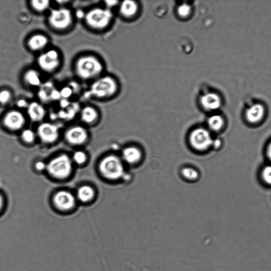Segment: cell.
I'll return each instance as SVG.
<instances>
[{
	"mask_svg": "<svg viewBox=\"0 0 271 271\" xmlns=\"http://www.w3.org/2000/svg\"><path fill=\"white\" fill-rule=\"evenodd\" d=\"M37 62L41 70L47 73H52L57 70L60 65V55L57 50L51 49L41 54Z\"/></svg>",
	"mask_w": 271,
	"mask_h": 271,
	"instance_id": "obj_8",
	"label": "cell"
},
{
	"mask_svg": "<svg viewBox=\"0 0 271 271\" xmlns=\"http://www.w3.org/2000/svg\"><path fill=\"white\" fill-rule=\"evenodd\" d=\"M104 70L101 60L96 56L85 54L77 58L75 62V73L84 81L96 79L101 76Z\"/></svg>",
	"mask_w": 271,
	"mask_h": 271,
	"instance_id": "obj_1",
	"label": "cell"
},
{
	"mask_svg": "<svg viewBox=\"0 0 271 271\" xmlns=\"http://www.w3.org/2000/svg\"><path fill=\"white\" fill-rule=\"evenodd\" d=\"M49 0H33L30 2V6L34 10L38 13H42L50 6Z\"/></svg>",
	"mask_w": 271,
	"mask_h": 271,
	"instance_id": "obj_23",
	"label": "cell"
},
{
	"mask_svg": "<svg viewBox=\"0 0 271 271\" xmlns=\"http://www.w3.org/2000/svg\"><path fill=\"white\" fill-rule=\"evenodd\" d=\"M22 137L25 141L31 142L34 141L35 139V134L33 131L30 130H26L23 132Z\"/></svg>",
	"mask_w": 271,
	"mask_h": 271,
	"instance_id": "obj_29",
	"label": "cell"
},
{
	"mask_svg": "<svg viewBox=\"0 0 271 271\" xmlns=\"http://www.w3.org/2000/svg\"><path fill=\"white\" fill-rule=\"evenodd\" d=\"M18 106L20 108L27 107L28 104L24 100H20L17 102Z\"/></svg>",
	"mask_w": 271,
	"mask_h": 271,
	"instance_id": "obj_33",
	"label": "cell"
},
{
	"mask_svg": "<svg viewBox=\"0 0 271 271\" xmlns=\"http://www.w3.org/2000/svg\"><path fill=\"white\" fill-rule=\"evenodd\" d=\"M12 93L10 90L5 89L0 91V103L8 104L12 99Z\"/></svg>",
	"mask_w": 271,
	"mask_h": 271,
	"instance_id": "obj_26",
	"label": "cell"
},
{
	"mask_svg": "<svg viewBox=\"0 0 271 271\" xmlns=\"http://www.w3.org/2000/svg\"><path fill=\"white\" fill-rule=\"evenodd\" d=\"M189 141L191 147L196 151L201 152L213 147L214 139L208 130L198 128L191 133Z\"/></svg>",
	"mask_w": 271,
	"mask_h": 271,
	"instance_id": "obj_6",
	"label": "cell"
},
{
	"mask_svg": "<svg viewBox=\"0 0 271 271\" xmlns=\"http://www.w3.org/2000/svg\"><path fill=\"white\" fill-rule=\"evenodd\" d=\"M54 203L58 208L62 211L71 209L75 204V199L67 191H60L54 197Z\"/></svg>",
	"mask_w": 271,
	"mask_h": 271,
	"instance_id": "obj_12",
	"label": "cell"
},
{
	"mask_svg": "<svg viewBox=\"0 0 271 271\" xmlns=\"http://www.w3.org/2000/svg\"><path fill=\"white\" fill-rule=\"evenodd\" d=\"M221 145V141L219 139H217L216 140H214L213 143V147H214L215 148H219Z\"/></svg>",
	"mask_w": 271,
	"mask_h": 271,
	"instance_id": "obj_34",
	"label": "cell"
},
{
	"mask_svg": "<svg viewBox=\"0 0 271 271\" xmlns=\"http://www.w3.org/2000/svg\"><path fill=\"white\" fill-rule=\"evenodd\" d=\"M203 109L206 111H214L221 106V99L219 95L215 93H207L202 95L200 100Z\"/></svg>",
	"mask_w": 271,
	"mask_h": 271,
	"instance_id": "obj_13",
	"label": "cell"
},
{
	"mask_svg": "<svg viewBox=\"0 0 271 271\" xmlns=\"http://www.w3.org/2000/svg\"><path fill=\"white\" fill-rule=\"evenodd\" d=\"M73 15L70 10L60 8L53 10L48 17V23L51 27L57 31H65L72 26Z\"/></svg>",
	"mask_w": 271,
	"mask_h": 271,
	"instance_id": "obj_5",
	"label": "cell"
},
{
	"mask_svg": "<svg viewBox=\"0 0 271 271\" xmlns=\"http://www.w3.org/2000/svg\"><path fill=\"white\" fill-rule=\"evenodd\" d=\"M40 138L45 142H54L58 137L57 127L50 123H44L40 125L38 130Z\"/></svg>",
	"mask_w": 271,
	"mask_h": 271,
	"instance_id": "obj_11",
	"label": "cell"
},
{
	"mask_svg": "<svg viewBox=\"0 0 271 271\" xmlns=\"http://www.w3.org/2000/svg\"><path fill=\"white\" fill-rule=\"evenodd\" d=\"M224 121L222 117L219 115L212 116L208 120V124L210 128L214 131H219L224 126Z\"/></svg>",
	"mask_w": 271,
	"mask_h": 271,
	"instance_id": "obj_22",
	"label": "cell"
},
{
	"mask_svg": "<svg viewBox=\"0 0 271 271\" xmlns=\"http://www.w3.org/2000/svg\"><path fill=\"white\" fill-rule=\"evenodd\" d=\"M105 4L108 8H110L114 7L116 6H117L118 4V2L110 1V0H108V1L105 2Z\"/></svg>",
	"mask_w": 271,
	"mask_h": 271,
	"instance_id": "obj_31",
	"label": "cell"
},
{
	"mask_svg": "<svg viewBox=\"0 0 271 271\" xmlns=\"http://www.w3.org/2000/svg\"><path fill=\"white\" fill-rule=\"evenodd\" d=\"M98 113L96 110L91 106H86L81 111L82 119L87 123H92L97 119Z\"/></svg>",
	"mask_w": 271,
	"mask_h": 271,
	"instance_id": "obj_20",
	"label": "cell"
},
{
	"mask_svg": "<svg viewBox=\"0 0 271 271\" xmlns=\"http://www.w3.org/2000/svg\"><path fill=\"white\" fill-rule=\"evenodd\" d=\"M60 94L61 98L67 99L71 96L72 90L70 88L66 87L61 89L60 91Z\"/></svg>",
	"mask_w": 271,
	"mask_h": 271,
	"instance_id": "obj_30",
	"label": "cell"
},
{
	"mask_svg": "<svg viewBox=\"0 0 271 271\" xmlns=\"http://www.w3.org/2000/svg\"><path fill=\"white\" fill-rule=\"evenodd\" d=\"M121 158L123 163L134 165L140 161L142 158V152L136 147H130L122 151Z\"/></svg>",
	"mask_w": 271,
	"mask_h": 271,
	"instance_id": "obj_14",
	"label": "cell"
},
{
	"mask_svg": "<svg viewBox=\"0 0 271 271\" xmlns=\"http://www.w3.org/2000/svg\"><path fill=\"white\" fill-rule=\"evenodd\" d=\"M94 195V191L89 186H84L79 189L77 196L79 200L83 202L90 200Z\"/></svg>",
	"mask_w": 271,
	"mask_h": 271,
	"instance_id": "obj_21",
	"label": "cell"
},
{
	"mask_svg": "<svg viewBox=\"0 0 271 271\" xmlns=\"http://www.w3.org/2000/svg\"><path fill=\"white\" fill-rule=\"evenodd\" d=\"M24 84L31 88H38L41 86L40 73L35 69H28L24 74Z\"/></svg>",
	"mask_w": 271,
	"mask_h": 271,
	"instance_id": "obj_18",
	"label": "cell"
},
{
	"mask_svg": "<svg viewBox=\"0 0 271 271\" xmlns=\"http://www.w3.org/2000/svg\"><path fill=\"white\" fill-rule=\"evenodd\" d=\"M100 170L103 177L110 180L123 179L126 174L121 158L116 155H109L103 158L100 164Z\"/></svg>",
	"mask_w": 271,
	"mask_h": 271,
	"instance_id": "obj_3",
	"label": "cell"
},
{
	"mask_svg": "<svg viewBox=\"0 0 271 271\" xmlns=\"http://www.w3.org/2000/svg\"><path fill=\"white\" fill-rule=\"evenodd\" d=\"M262 178L266 183L271 185V166H267L263 169Z\"/></svg>",
	"mask_w": 271,
	"mask_h": 271,
	"instance_id": "obj_27",
	"label": "cell"
},
{
	"mask_svg": "<svg viewBox=\"0 0 271 271\" xmlns=\"http://www.w3.org/2000/svg\"><path fill=\"white\" fill-rule=\"evenodd\" d=\"M49 43V37L40 33L31 35L27 41L28 49L33 52H39L44 50Z\"/></svg>",
	"mask_w": 271,
	"mask_h": 271,
	"instance_id": "obj_10",
	"label": "cell"
},
{
	"mask_svg": "<svg viewBox=\"0 0 271 271\" xmlns=\"http://www.w3.org/2000/svg\"><path fill=\"white\" fill-rule=\"evenodd\" d=\"M45 164L42 162H38L36 164V168L38 171H43L45 168Z\"/></svg>",
	"mask_w": 271,
	"mask_h": 271,
	"instance_id": "obj_32",
	"label": "cell"
},
{
	"mask_svg": "<svg viewBox=\"0 0 271 271\" xmlns=\"http://www.w3.org/2000/svg\"><path fill=\"white\" fill-rule=\"evenodd\" d=\"M27 113L32 120L39 121L44 118L46 111L44 107L40 103L34 101L28 104Z\"/></svg>",
	"mask_w": 271,
	"mask_h": 271,
	"instance_id": "obj_17",
	"label": "cell"
},
{
	"mask_svg": "<svg viewBox=\"0 0 271 271\" xmlns=\"http://www.w3.org/2000/svg\"><path fill=\"white\" fill-rule=\"evenodd\" d=\"M183 177L187 180L193 181L197 180L199 177L198 171L191 168H185L182 170Z\"/></svg>",
	"mask_w": 271,
	"mask_h": 271,
	"instance_id": "obj_24",
	"label": "cell"
},
{
	"mask_svg": "<svg viewBox=\"0 0 271 271\" xmlns=\"http://www.w3.org/2000/svg\"><path fill=\"white\" fill-rule=\"evenodd\" d=\"M72 169V164L68 156H59L51 161L48 165L47 170L55 178H66L70 175Z\"/></svg>",
	"mask_w": 271,
	"mask_h": 271,
	"instance_id": "obj_7",
	"label": "cell"
},
{
	"mask_svg": "<svg viewBox=\"0 0 271 271\" xmlns=\"http://www.w3.org/2000/svg\"><path fill=\"white\" fill-rule=\"evenodd\" d=\"M267 155L268 156V157L271 160V142L268 145L267 149Z\"/></svg>",
	"mask_w": 271,
	"mask_h": 271,
	"instance_id": "obj_35",
	"label": "cell"
},
{
	"mask_svg": "<svg viewBox=\"0 0 271 271\" xmlns=\"http://www.w3.org/2000/svg\"><path fill=\"white\" fill-rule=\"evenodd\" d=\"M138 11V4L131 0H126L120 5L119 11L122 17L131 18L137 14Z\"/></svg>",
	"mask_w": 271,
	"mask_h": 271,
	"instance_id": "obj_19",
	"label": "cell"
},
{
	"mask_svg": "<svg viewBox=\"0 0 271 271\" xmlns=\"http://www.w3.org/2000/svg\"><path fill=\"white\" fill-rule=\"evenodd\" d=\"M66 137L70 143L74 145H79L86 141L87 134L86 130L82 127H75L68 132Z\"/></svg>",
	"mask_w": 271,
	"mask_h": 271,
	"instance_id": "obj_15",
	"label": "cell"
},
{
	"mask_svg": "<svg viewBox=\"0 0 271 271\" xmlns=\"http://www.w3.org/2000/svg\"><path fill=\"white\" fill-rule=\"evenodd\" d=\"M191 12H192V8L187 4H182L177 8V14L182 18L189 17Z\"/></svg>",
	"mask_w": 271,
	"mask_h": 271,
	"instance_id": "obj_25",
	"label": "cell"
},
{
	"mask_svg": "<svg viewBox=\"0 0 271 271\" xmlns=\"http://www.w3.org/2000/svg\"><path fill=\"white\" fill-rule=\"evenodd\" d=\"M73 158L76 163L81 164L86 161V155L84 152L79 151L74 154Z\"/></svg>",
	"mask_w": 271,
	"mask_h": 271,
	"instance_id": "obj_28",
	"label": "cell"
},
{
	"mask_svg": "<svg viewBox=\"0 0 271 271\" xmlns=\"http://www.w3.org/2000/svg\"><path fill=\"white\" fill-rule=\"evenodd\" d=\"M118 85L116 79L110 76H100L95 79L90 89V94L95 98L105 99L111 98L116 94Z\"/></svg>",
	"mask_w": 271,
	"mask_h": 271,
	"instance_id": "obj_2",
	"label": "cell"
},
{
	"mask_svg": "<svg viewBox=\"0 0 271 271\" xmlns=\"http://www.w3.org/2000/svg\"><path fill=\"white\" fill-rule=\"evenodd\" d=\"M3 204V199L1 195H0V210H1L2 208V206Z\"/></svg>",
	"mask_w": 271,
	"mask_h": 271,
	"instance_id": "obj_36",
	"label": "cell"
},
{
	"mask_svg": "<svg viewBox=\"0 0 271 271\" xmlns=\"http://www.w3.org/2000/svg\"><path fill=\"white\" fill-rule=\"evenodd\" d=\"M113 14L109 9L95 8L90 10L85 15L88 27L95 30L106 29L112 22Z\"/></svg>",
	"mask_w": 271,
	"mask_h": 271,
	"instance_id": "obj_4",
	"label": "cell"
},
{
	"mask_svg": "<svg viewBox=\"0 0 271 271\" xmlns=\"http://www.w3.org/2000/svg\"><path fill=\"white\" fill-rule=\"evenodd\" d=\"M264 114V107L261 104H256L247 110L246 118L251 123H257L262 119Z\"/></svg>",
	"mask_w": 271,
	"mask_h": 271,
	"instance_id": "obj_16",
	"label": "cell"
},
{
	"mask_svg": "<svg viewBox=\"0 0 271 271\" xmlns=\"http://www.w3.org/2000/svg\"><path fill=\"white\" fill-rule=\"evenodd\" d=\"M4 123L8 129L17 130L22 128L25 123L23 115L18 110H11L5 117Z\"/></svg>",
	"mask_w": 271,
	"mask_h": 271,
	"instance_id": "obj_9",
	"label": "cell"
}]
</instances>
